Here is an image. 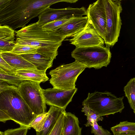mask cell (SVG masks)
<instances>
[{"instance_id": "d4e9b609", "label": "cell", "mask_w": 135, "mask_h": 135, "mask_svg": "<svg viewBox=\"0 0 135 135\" xmlns=\"http://www.w3.org/2000/svg\"><path fill=\"white\" fill-rule=\"evenodd\" d=\"M37 49L36 47L29 45H15L10 52L18 55L35 54L37 53Z\"/></svg>"}, {"instance_id": "484cf974", "label": "cell", "mask_w": 135, "mask_h": 135, "mask_svg": "<svg viewBox=\"0 0 135 135\" xmlns=\"http://www.w3.org/2000/svg\"><path fill=\"white\" fill-rule=\"evenodd\" d=\"M71 19H65L53 21L45 24L41 27L44 30L46 31H54Z\"/></svg>"}, {"instance_id": "603a6c76", "label": "cell", "mask_w": 135, "mask_h": 135, "mask_svg": "<svg viewBox=\"0 0 135 135\" xmlns=\"http://www.w3.org/2000/svg\"><path fill=\"white\" fill-rule=\"evenodd\" d=\"M49 115L48 112H45L36 116L30 125L36 132H39L43 129L45 121Z\"/></svg>"}, {"instance_id": "30bf717a", "label": "cell", "mask_w": 135, "mask_h": 135, "mask_svg": "<svg viewBox=\"0 0 135 135\" xmlns=\"http://www.w3.org/2000/svg\"><path fill=\"white\" fill-rule=\"evenodd\" d=\"M88 22L104 40L106 27V16L103 0H98L90 4L87 9Z\"/></svg>"}, {"instance_id": "7a4b0ae2", "label": "cell", "mask_w": 135, "mask_h": 135, "mask_svg": "<svg viewBox=\"0 0 135 135\" xmlns=\"http://www.w3.org/2000/svg\"><path fill=\"white\" fill-rule=\"evenodd\" d=\"M0 110L20 126L31 128L36 116L18 93L17 89H8L0 93Z\"/></svg>"}, {"instance_id": "5bb4252c", "label": "cell", "mask_w": 135, "mask_h": 135, "mask_svg": "<svg viewBox=\"0 0 135 135\" xmlns=\"http://www.w3.org/2000/svg\"><path fill=\"white\" fill-rule=\"evenodd\" d=\"M15 31L10 27L0 25V52H10L15 45Z\"/></svg>"}, {"instance_id": "2e32d148", "label": "cell", "mask_w": 135, "mask_h": 135, "mask_svg": "<svg viewBox=\"0 0 135 135\" xmlns=\"http://www.w3.org/2000/svg\"><path fill=\"white\" fill-rule=\"evenodd\" d=\"M78 118L70 112H65L64 117L63 135H81L82 128Z\"/></svg>"}, {"instance_id": "44dd1931", "label": "cell", "mask_w": 135, "mask_h": 135, "mask_svg": "<svg viewBox=\"0 0 135 135\" xmlns=\"http://www.w3.org/2000/svg\"><path fill=\"white\" fill-rule=\"evenodd\" d=\"M125 96L127 98L131 108L135 114V78L131 79L124 88Z\"/></svg>"}, {"instance_id": "d6986e66", "label": "cell", "mask_w": 135, "mask_h": 135, "mask_svg": "<svg viewBox=\"0 0 135 135\" xmlns=\"http://www.w3.org/2000/svg\"><path fill=\"white\" fill-rule=\"evenodd\" d=\"M46 72L37 69L21 70H17L16 75L23 78L26 80L40 83L41 82L44 83L49 79Z\"/></svg>"}, {"instance_id": "9c48e42d", "label": "cell", "mask_w": 135, "mask_h": 135, "mask_svg": "<svg viewBox=\"0 0 135 135\" xmlns=\"http://www.w3.org/2000/svg\"><path fill=\"white\" fill-rule=\"evenodd\" d=\"M87 15V10L83 7L79 8L70 7L61 8L54 9L48 7L38 16V20L36 22L42 27L51 22L65 19L80 18Z\"/></svg>"}, {"instance_id": "7c38bea8", "label": "cell", "mask_w": 135, "mask_h": 135, "mask_svg": "<svg viewBox=\"0 0 135 135\" xmlns=\"http://www.w3.org/2000/svg\"><path fill=\"white\" fill-rule=\"evenodd\" d=\"M72 37V38L67 40L76 47L104 46L105 44L104 40L88 22L84 28Z\"/></svg>"}, {"instance_id": "4316f807", "label": "cell", "mask_w": 135, "mask_h": 135, "mask_svg": "<svg viewBox=\"0 0 135 135\" xmlns=\"http://www.w3.org/2000/svg\"><path fill=\"white\" fill-rule=\"evenodd\" d=\"M65 111L61 114L54 127L48 135H63V128Z\"/></svg>"}, {"instance_id": "ac0fdd59", "label": "cell", "mask_w": 135, "mask_h": 135, "mask_svg": "<svg viewBox=\"0 0 135 135\" xmlns=\"http://www.w3.org/2000/svg\"><path fill=\"white\" fill-rule=\"evenodd\" d=\"M33 64L38 70L46 71L52 66L53 60L45 57L37 53L20 55Z\"/></svg>"}, {"instance_id": "3957f363", "label": "cell", "mask_w": 135, "mask_h": 135, "mask_svg": "<svg viewBox=\"0 0 135 135\" xmlns=\"http://www.w3.org/2000/svg\"><path fill=\"white\" fill-rule=\"evenodd\" d=\"M124 97L117 98L111 93L95 91L89 93L87 97L83 102L100 117L122 112L124 108Z\"/></svg>"}, {"instance_id": "f1b7e54d", "label": "cell", "mask_w": 135, "mask_h": 135, "mask_svg": "<svg viewBox=\"0 0 135 135\" xmlns=\"http://www.w3.org/2000/svg\"><path fill=\"white\" fill-rule=\"evenodd\" d=\"M91 127V132L94 135H112L109 131L99 126L96 120L94 121Z\"/></svg>"}, {"instance_id": "83f0119b", "label": "cell", "mask_w": 135, "mask_h": 135, "mask_svg": "<svg viewBox=\"0 0 135 135\" xmlns=\"http://www.w3.org/2000/svg\"><path fill=\"white\" fill-rule=\"evenodd\" d=\"M17 70L9 65L3 58L0 52V73L16 75Z\"/></svg>"}, {"instance_id": "1f68e13d", "label": "cell", "mask_w": 135, "mask_h": 135, "mask_svg": "<svg viewBox=\"0 0 135 135\" xmlns=\"http://www.w3.org/2000/svg\"><path fill=\"white\" fill-rule=\"evenodd\" d=\"M115 135H135V134H116Z\"/></svg>"}, {"instance_id": "d6a6232c", "label": "cell", "mask_w": 135, "mask_h": 135, "mask_svg": "<svg viewBox=\"0 0 135 135\" xmlns=\"http://www.w3.org/2000/svg\"><path fill=\"white\" fill-rule=\"evenodd\" d=\"M0 135H4L3 132L0 131Z\"/></svg>"}, {"instance_id": "6da1fadb", "label": "cell", "mask_w": 135, "mask_h": 135, "mask_svg": "<svg viewBox=\"0 0 135 135\" xmlns=\"http://www.w3.org/2000/svg\"><path fill=\"white\" fill-rule=\"evenodd\" d=\"M15 33V45L36 47L37 53L53 60L56 58L58 48L65 38L54 31L44 30L36 22L25 26Z\"/></svg>"}, {"instance_id": "52a82bcc", "label": "cell", "mask_w": 135, "mask_h": 135, "mask_svg": "<svg viewBox=\"0 0 135 135\" xmlns=\"http://www.w3.org/2000/svg\"><path fill=\"white\" fill-rule=\"evenodd\" d=\"M106 16L104 43L113 46L118 41L122 25L120 14L122 8L120 1L103 0Z\"/></svg>"}, {"instance_id": "277c9868", "label": "cell", "mask_w": 135, "mask_h": 135, "mask_svg": "<svg viewBox=\"0 0 135 135\" xmlns=\"http://www.w3.org/2000/svg\"><path fill=\"white\" fill-rule=\"evenodd\" d=\"M26 0H0V25L15 30L29 21L26 11Z\"/></svg>"}, {"instance_id": "8fae6325", "label": "cell", "mask_w": 135, "mask_h": 135, "mask_svg": "<svg viewBox=\"0 0 135 135\" xmlns=\"http://www.w3.org/2000/svg\"><path fill=\"white\" fill-rule=\"evenodd\" d=\"M78 89L61 90L50 88L42 89V92L46 104L65 109L76 92Z\"/></svg>"}, {"instance_id": "9a60e30c", "label": "cell", "mask_w": 135, "mask_h": 135, "mask_svg": "<svg viewBox=\"0 0 135 135\" xmlns=\"http://www.w3.org/2000/svg\"><path fill=\"white\" fill-rule=\"evenodd\" d=\"M1 55L6 61L17 70L37 69L33 64L20 55L11 52H6L1 53Z\"/></svg>"}, {"instance_id": "4fadbf2b", "label": "cell", "mask_w": 135, "mask_h": 135, "mask_svg": "<svg viewBox=\"0 0 135 135\" xmlns=\"http://www.w3.org/2000/svg\"><path fill=\"white\" fill-rule=\"evenodd\" d=\"M88 22L87 16L73 18L54 31L65 38L72 37L84 28Z\"/></svg>"}, {"instance_id": "8992f818", "label": "cell", "mask_w": 135, "mask_h": 135, "mask_svg": "<svg viewBox=\"0 0 135 135\" xmlns=\"http://www.w3.org/2000/svg\"><path fill=\"white\" fill-rule=\"evenodd\" d=\"M86 67L75 61L71 63L60 65L51 70L50 83L54 88L61 90L75 88V83L79 76Z\"/></svg>"}, {"instance_id": "ffe728a7", "label": "cell", "mask_w": 135, "mask_h": 135, "mask_svg": "<svg viewBox=\"0 0 135 135\" xmlns=\"http://www.w3.org/2000/svg\"><path fill=\"white\" fill-rule=\"evenodd\" d=\"M113 135L119 134H135V123L127 121L121 122L110 128Z\"/></svg>"}, {"instance_id": "5b68a950", "label": "cell", "mask_w": 135, "mask_h": 135, "mask_svg": "<svg viewBox=\"0 0 135 135\" xmlns=\"http://www.w3.org/2000/svg\"><path fill=\"white\" fill-rule=\"evenodd\" d=\"M111 54L109 47L101 46L76 47L71 53L75 61L86 68L97 69L107 66L110 62Z\"/></svg>"}, {"instance_id": "f546056e", "label": "cell", "mask_w": 135, "mask_h": 135, "mask_svg": "<svg viewBox=\"0 0 135 135\" xmlns=\"http://www.w3.org/2000/svg\"><path fill=\"white\" fill-rule=\"evenodd\" d=\"M29 129L26 127L20 126V127L8 129L4 132V135H26Z\"/></svg>"}, {"instance_id": "e0dca14e", "label": "cell", "mask_w": 135, "mask_h": 135, "mask_svg": "<svg viewBox=\"0 0 135 135\" xmlns=\"http://www.w3.org/2000/svg\"><path fill=\"white\" fill-rule=\"evenodd\" d=\"M65 109L54 106H50L47 112L49 115L42 130L36 132V135H48L52 130L57 122Z\"/></svg>"}, {"instance_id": "ba28073f", "label": "cell", "mask_w": 135, "mask_h": 135, "mask_svg": "<svg viewBox=\"0 0 135 135\" xmlns=\"http://www.w3.org/2000/svg\"><path fill=\"white\" fill-rule=\"evenodd\" d=\"M17 91L36 116L46 112V103L40 83L30 80L23 81L17 87Z\"/></svg>"}, {"instance_id": "cb8c5ba5", "label": "cell", "mask_w": 135, "mask_h": 135, "mask_svg": "<svg viewBox=\"0 0 135 135\" xmlns=\"http://www.w3.org/2000/svg\"><path fill=\"white\" fill-rule=\"evenodd\" d=\"M0 80L17 87H18L21 83L26 80L23 78L18 76L1 73H0Z\"/></svg>"}, {"instance_id": "4dcf8cb0", "label": "cell", "mask_w": 135, "mask_h": 135, "mask_svg": "<svg viewBox=\"0 0 135 135\" xmlns=\"http://www.w3.org/2000/svg\"><path fill=\"white\" fill-rule=\"evenodd\" d=\"M12 89H17V87L0 80V93L7 90Z\"/></svg>"}, {"instance_id": "7402d4cb", "label": "cell", "mask_w": 135, "mask_h": 135, "mask_svg": "<svg viewBox=\"0 0 135 135\" xmlns=\"http://www.w3.org/2000/svg\"><path fill=\"white\" fill-rule=\"evenodd\" d=\"M82 105L83 107L81 111L84 113V115L87 117V122L84 124L85 127L91 126L95 120L98 122L103 120L102 117H100L86 105L82 104Z\"/></svg>"}]
</instances>
